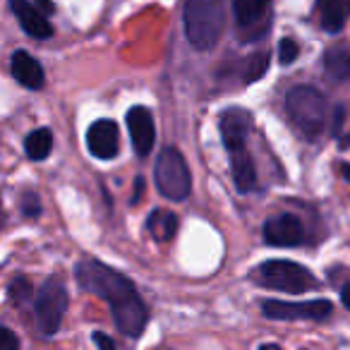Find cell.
Returning a JSON list of instances; mask_svg holds the SVG:
<instances>
[{
    "instance_id": "4316f807",
    "label": "cell",
    "mask_w": 350,
    "mask_h": 350,
    "mask_svg": "<svg viewBox=\"0 0 350 350\" xmlns=\"http://www.w3.org/2000/svg\"><path fill=\"white\" fill-rule=\"evenodd\" d=\"M135 185H137V187H135V195H132V202L137 204V202L142 200V192H144V180H142V178H137Z\"/></svg>"
},
{
    "instance_id": "52a82bcc",
    "label": "cell",
    "mask_w": 350,
    "mask_h": 350,
    "mask_svg": "<svg viewBox=\"0 0 350 350\" xmlns=\"http://www.w3.org/2000/svg\"><path fill=\"white\" fill-rule=\"evenodd\" d=\"M264 314L269 319H314L324 321L331 317L334 305L329 300H312V302H283V300H267L262 305Z\"/></svg>"
},
{
    "instance_id": "83f0119b",
    "label": "cell",
    "mask_w": 350,
    "mask_h": 350,
    "mask_svg": "<svg viewBox=\"0 0 350 350\" xmlns=\"http://www.w3.org/2000/svg\"><path fill=\"white\" fill-rule=\"evenodd\" d=\"M340 300H343V305H345V307H348V310H350V283H348V286L343 288V291H340Z\"/></svg>"
},
{
    "instance_id": "f1b7e54d",
    "label": "cell",
    "mask_w": 350,
    "mask_h": 350,
    "mask_svg": "<svg viewBox=\"0 0 350 350\" xmlns=\"http://www.w3.org/2000/svg\"><path fill=\"white\" fill-rule=\"evenodd\" d=\"M36 3H39L44 12H53V3H51V0H36Z\"/></svg>"
},
{
    "instance_id": "30bf717a",
    "label": "cell",
    "mask_w": 350,
    "mask_h": 350,
    "mask_svg": "<svg viewBox=\"0 0 350 350\" xmlns=\"http://www.w3.org/2000/svg\"><path fill=\"white\" fill-rule=\"evenodd\" d=\"M250 127H252V116L245 108H230L221 116V137L230 154L245 149Z\"/></svg>"
},
{
    "instance_id": "3957f363",
    "label": "cell",
    "mask_w": 350,
    "mask_h": 350,
    "mask_svg": "<svg viewBox=\"0 0 350 350\" xmlns=\"http://www.w3.org/2000/svg\"><path fill=\"white\" fill-rule=\"evenodd\" d=\"M286 106L293 122L307 137H317L324 132L326 116H329V103H326V96L319 89L307 87V84L293 87L286 96Z\"/></svg>"
},
{
    "instance_id": "2e32d148",
    "label": "cell",
    "mask_w": 350,
    "mask_h": 350,
    "mask_svg": "<svg viewBox=\"0 0 350 350\" xmlns=\"http://www.w3.org/2000/svg\"><path fill=\"white\" fill-rule=\"evenodd\" d=\"M146 228H149V233L154 235L159 243H168V240L178 233V216L165 209H156V211H151L149 221H146Z\"/></svg>"
},
{
    "instance_id": "603a6c76",
    "label": "cell",
    "mask_w": 350,
    "mask_h": 350,
    "mask_svg": "<svg viewBox=\"0 0 350 350\" xmlns=\"http://www.w3.org/2000/svg\"><path fill=\"white\" fill-rule=\"evenodd\" d=\"M0 350H20V340H17V336L8 326L0 329Z\"/></svg>"
},
{
    "instance_id": "8992f818",
    "label": "cell",
    "mask_w": 350,
    "mask_h": 350,
    "mask_svg": "<svg viewBox=\"0 0 350 350\" xmlns=\"http://www.w3.org/2000/svg\"><path fill=\"white\" fill-rule=\"evenodd\" d=\"M65 312H68V291H65V283L60 278L51 276L39 288V295H36V324H39L41 334L44 336L58 334Z\"/></svg>"
},
{
    "instance_id": "9c48e42d",
    "label": "cell",
    "mask_w": 350,
    "mask_h": 350,
    "mask_svg": "<svg viewBox=\"0 0 350 350\" xmlns=\"http://www.w3.org/2000/svg\"><path fill=\"white\" fill-rule=\"evenodd\" d=\"M305 240V226L295 216H276L264 224V243L271 247H295Z\"/></svg>"
},
{
    "instance_id": "5b68a950",
    "label": "cell",
    "mask_w": 350,
    "mask_h": 350,
    "mask_svg": "<svg viewBox=\"0 0 350 350\" xmlns=\"http://www.w3.org/2000/svg\"><path fill=\"white\" fill-rule=\"evenodd\" d=\"M254 281L267 288H273V291L291 293V295H300L307 288L314 286V278H312V273L305 267H300L295 262H286V259L264 262L254 271Z\"/></svg>"
},
{
    "instance_id": "7c38bea8",
    "label": "cell",
    "mask_w": 350,
    "mask_h": 350,
    "mask_svg": "<svg viewBox=\"0 0 350 350\" xmlns=\"http://www.w3.org/2000/svg\"><path fill=\"white\" fill-rule=\"evenodd\" d=\"M8 3H10V10L15 12L17 22H20V27L27 34L34 36V39H51L53 27H51V22L46 20L39 8L31 5L29 0H8Z\"/></svg>"
},
{
    "instance_id": "6da1fadb",
    "label": "cell",
    "mask_w": 350,
    "mask_h": 350,
    "mask_svg": "<svg viewBox=\"0 0 350 350\" xmlns=\"http://www.w3.org/2000/svg\"><path fill=\"white\" fill-rule=\"evenodd\" d=\"M77 281L84 291L94 293V295L103 297L111 305L113 321L120 329V334L137 338L144 331L146 321H149V310L142 302L137 288L127 276L120 271L106 267V264L96 262V259H82L75 269Z\"/></svg>"
},
{
    "instance_id": "ffe728a7",
    "label": "cell",
    "mask_w": 350,
    "mask_h": 350,
    "mask_svg": "<svg viewBox=\"0 0 350 350\" xmlns=\"http://www.w3.org/2000/svg\"><path fill=\"white\" fill-rule=\"evenodd\" d=\"M269 68V55L267 53H254L252 58L247 60V68H245V75L243 79L245 82H257V79L264 77V72H267Z\"/></svg>"
},
{
    "instance_id": "4fadbf2b",
    "label": "cell",
    "mask_w": 350,
    "mask_h": 350,
    "mask_svg": "<svg viewBox=\"0 0 350 350\" xmlns=\"http://www.w3.org/2000/svg\"><path fill=\"white\" fill-rule=\"evenodd\" d=\"M10 70H12V77L27 89H41L46 82L41 63L36 58H31L27 51H15V53H12Z\"/></svg>"
},
{
    "instance_id": "7a4b0ae2",
    "label": "cell",
    "mask_w": 350,
    "mask_h": 350,
    "mask_svg": "<svg viewBox=\"0 0 350 350\" xmlns=\"http://www.w3.org/2000/svg\"><path fill=\"white\" fill-rule=\"evenodd\" d=\"M224 25V0H187L185 3V34L197 51L214 49Z\"/></svg>"
},
{
    "instance_id": "277c9868",
    "label": "cell",
    "mask_w": 350,
    "mask_h": 350,
    "mask_svg": "<svg viewBox=\"0 0 350 350\" xmlns=\"http://www.w3.org/2000/svg\"><path fill=\"white\" fill-rule=\"evenodd\" d=\"M156 187L165 200L173 202H185L192 192V175L187 168V161L183 154L173 146H165L156 159L154 168Z\"/></svg>"
},
{
    "instance_id": "d6986e66",
    "label": "cell",
    "mask_w": 350,
    "mask_h": 350,
    "mask_svg": "<svg viewBox=\"0 0 350 350\" xmlns=\"http://www.w3.org/2000/svg\"><path fill=\"white\" fill-rule=\"evenodd\" d=\"M324 70L334 79L350 77V53L345 49H331L324 55Z\"/></svg>"
},
{
    "instance_id": "8fae6325",
    "label": "cell",
    "mask_w": 350,
    "mask_h": 350,
    "mask_svg": "<svg viewBox=\"0 0 350 350\" xmlns=\"http://www.w3.org/2000/svg\"><path fill=\"white\" fill-rule=\"evenodd\" d=\"M127 127H130V137H132V146L139 156H146L154 149V139H156V127H154V118H151L149 108L144 106H135L127 113Z\"/></svg>"
},
{
    "instance_id": "9a60e30c",
    "label": "cell",
    "mask_w": 350,
    "mask_h": 350,
    "mask_svg": "<svg viewBox=\"0 0 350 350\" xmlns=\"http://www.w3.org/2000/svg\"><path fill=\"white\" fill-rule=\"evenodd\" d=\"M319 17L329 34H338L350 17V0H319Z\"/></svg>"
},
{
    "instance_id": "5bb4252c",
    "label": "cell",
    "mask_w": 350,
    "mask_h": 350,
    "mask_svg": "<svg viewBox=\"0 0 350 350\" xmlns=\"http://www.w3.org/2000/svg\"><path fill=\"white\" fill-rule=\"evenodd\" d=\"M230 168H233V180L238 192H250L257 185V168H254L252 156L245 149L230 154Z\"/></svg>"
},
{
    "instance_id": "44dd1931",
    "label": "cell",
    "mask_w": 350,
    "mask_h": 350,
    "mask_svg": "<svg viewBox=\"0 0 350 350\" xmlns=\"http://www.w3.org/2000/svg\"><path fill=\"white\" fill-rule=\"evenodd\" d=\"M8 293H10V297L15 302H25V300H29V295H31V283L27 281V276H17L15 281L10 283Z\"/></svg>"
},
{
    "instance_id": "ba28073f",
    "label": "cell",
    "mask_w": 350,
    "mask_h": 350,
    "mask_svg": "<svg viewBox=\"0 0 350 350\" xmlns=\"http://www.w3.org/2000/svg\"><path fill=\"white\" fill-rule=\"evenodd\" d=\"M87 146L96 159L101 161H111L116 159L118 149H120V130L113 120L103 118L96 120L87 132Z\"/></svg>"
},
{
    "instance_id": "e0dca14e",
    "label": "cell",
    "mask_w": 350,
    "mask_h": 350,
    "mask_svg": "<svg viewBox=\"0 0 350 350\" xmlns=\"http://www.w3.org/2000/svg\"><path fill=\"white\" fill-rule=\"evenodd\" d=\"M53 149V132L49 127H39L25 139V151L31 161H44Z\"/></svg>"
},
{
    "instance_id": "d4e9b609",
    "label": "cell",
    "mask_w": 350,
    "mask_h": 350,
    "mask_svg": "<svg viewBox=\"0 0 350 350\" xmlns=\"http://www.w3.org/2000/svg\"><path fill=\"white\" fill-rule=\"evenodd\" d=\"M25 214L27 216H39L41 214V202H39V197L31 195V192L25 197Z\"/></svg>"
},
{
    "instance_id": "4dcf8cb0",
    "label": "cell",
    "mask_w": 350,
    "mask_h": 350,
    "mask_svg": "<svg viewBox=\"0 0 350 350\" xmlns=\"http://www.w3.org/2000/svg\"><path fill=\"white\" fill-rule=\"evenodd\" d=\"M343 175L348 178V183H350V165H345V168H343Z\"/></svg>"
},
{
    "instance_id": "7402d4cb",
    "label": "cell",
    "mask_w": 350,
    "mask_h": 350,
    "mask_svg": "<svg viewBox=\"0 0 350 350\" xmlns=\"http://www.w3.org/2000/svg\"><path fill=\"white\" fill-rule=\"evenodd\" d=\"M297 55H300V46L293 39H283L281 44H278V60H281V65L295 63Z\"/></svg>"
},
{
    "instance_id": "f546056e",
    "label": "cell",
    "mask_w": 350,
    "mask_h": 350,
    "mask_svg": "<svg viewBox=\"0 0 350 350\" xmlns=\"http://www.w3.org/2000/svg\"><path fill=\"white\" fill-rule=\"evenodd\" d=\"M259 350H281V348L273 345V343H264V345H259Z\"/></svg>"
},
{
    "instance_id": "ac0fdd59",
    "label": "cell",
    "mask_w": 350,
    "mask_h": 350,
    "mask_svg": "<svg viewBox=\"0 0 350 350\" xmlns=\"http://www.w3.org/2000/svg\"><path fill=\"white\" fill-rule=\"evenodd\" d=\"M269 0H233V15L240 27H250L267 12Z\"/></svg>"
},
{
    "instance_id": "484cf974",
    "label": "cell",
    "mask_w": 350,
    "mask_h": 350,
    "mask_svg": "<svg viewBox=\"0 0 350 350\" xmlns=\"http://www.w3.org/2000/svg\"><path fill=\"white\" fill-rule=\"evenodd\" d=\"M343 118H345V108L338 106V108H336V113H334V135H338L340 127H343Z\"/></svg>"
},
{
    "instance_id": "cb8c5ba5",
    "label": "cell",
    "mask_w": 350,
    "mask_h": 350,
    "mask_svg": "<svg viewBox=\"0 0 350 350\" xmlns=\"http://www.w3.org/2000/svg\"><path fill=\"white\" fill-rule=\"evenodd\" d=\"M94 343H96L98 350H116V340L103 334V331H94Z\"/></svg>"
}]
</instances>
